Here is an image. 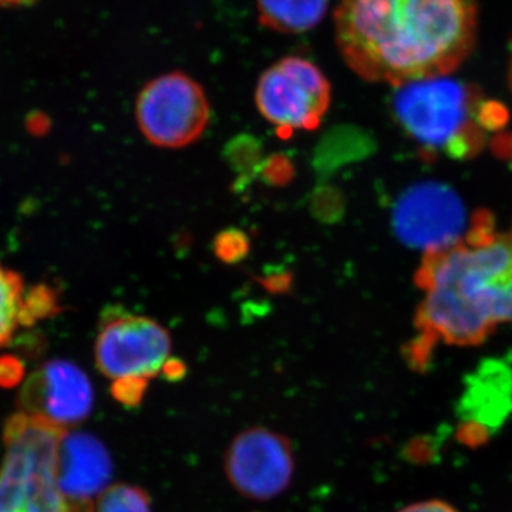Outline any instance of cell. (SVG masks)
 <instances>
[{"label": "cell", "instance_id": "obj_1", "mask_svg": "<svg viewBox=\"0 0 512 512\" xmlns=\"http://www.w3.org/2000/svg\"><path fill=\"white\" fill-rule=\"evenodd\" d=\"M414 279L423 299L404 356L424 372L440 345H480L512 323V228L478 211L460 242L424 254Z\"/></svg>", "mask_w": 512, "mask_h": 512}, {"label": "cell", "instance_id": "obj_2", "mask_svg": "<svg viewBox=\"0 0 512 512\" xmlns=\"http://www.w3.org/2000/svg\"><path fill=\"white\" fill-rule=\"evenodd\" d=\"M336 43L362 79L392 86L453 73L476 42V0H339Z\"/></svg>", "mask_w": 512, "mask_h": 512}, {"label": "cell", "instance_id": "obj_3", "mask_svg": "<svg viewBox=\"0 0 512 512\" xmlns=\"http://www.w3.org/2000/svg\"><path fill=\"white\" fill-rule=\"evenodd\" d=\"M394 116L426 153L453 160L477 156L488 134L505 126L507 110L463 82L443 77L396 86Z\"/></svg>", "mask_w": 512, "mask_h": 512}, {"label": "cell", "instance_id": "obj_4", "mask_svg": "<svg viewBox=\"0 0 512 512\" xmlns=\"http://www.w3.org/2000/svg\"><path fill=\"white\" fill-rule=\"evenodd\" d=\"M67 429L16 413L3 427L0 512H93L73 504L57 484V453Z\"/></svg>", "mask_w": 512, "mask_h": 512}, {"label": "cell", "instance_id": "obj_5", "mask_svg": "<svg viewBox=\"0 0 512 512\" xmlns=\"http://www.w3.org/2000/svg\"><path fill=\"white\" fill-rule=\"evenodd\" d=\"M136 117L141 133L154 146L183 148L204 134L211 109L200 84L185 73L173 72L143 87Z\"/></svg>", "mask_w": 512, "mask_h": 512}, {"label": "cell", "instance_id": "obj_6", "mask_svg": "<svg viewBox=\"0 0 512 512\" xmlns=\"http://www.w3.org/2000/svg\"><path fill=\"white\" fill-rule=\"evenodd\" d=\"M332 100L328 77L302 57H285L262 73L255 90L256 107L284 133L313 130Z\"/></svg>", "mask_w": 512, "mask_h": 512}, {"label": "cell", "instance_id": "obj_7", "mask_svg": "<svg viewBox=\"0 0 512 512\" xmlns=\"http://www.w3.org/2000/svg\"><path fill=\"white\" fill-rule=\"evenodd\" d=\"M228 483L256 503L284 494L295 476L291 440L266 427H251L232 439L224 457Z\"/></svg>", "mask_w": 512, "mask_h": 512}, {"label": "cell", "instance_id": "obj_8", "mask_svg": "<svg viewBox=\"0 0 512 512\" xmlns=\"http://www.w3.org/2000/svg\"><path fill=\"white\" fill-rule=\"evenodd\" d=\"M171 338L156 320L146 316L111 315L94 346L97 369L109 379H150L170 360Z\"/></svg>", "mask_w": 512, "mask_h": 512}, {"label": "cell", "instance_id": "obj_9", "mask_svg": "<svg viewBox=\"0 0 512 512\" xmlns=\"http://www.w3.org/2000/svg\"><path fill=\"white\" fill-rule=\"evenodd\" d=\"M471 220L456 192L439 183L413 185L400 195L393 210L397 237L424 254L460 242Z\"/></svg>", "mask_w": 512, "mask_h": 512}, {"label": "cell", "instance_id": "obj_10", "mask_svg": "<svg viewBox=\"0 0 512 512\" xmlns=\"http://www.w3.org/2000/svg\"><path fill=\"white\" fill-rule=\"evenodd\" d=\"M94 404L93 384L79 366L53 359L36 370L18 396L20 413L67 429L86 420Z\"/></svg>", "mask_w": 512, "mask_h": 512}, {"label": "cell", "instance_id": "obj_11", "mask_svg": "<svg viewBox=\"0 0 512 512\" xmlns=\"http://www.w3.org/2000/svg\"><path fill=\"white\" fill-rule=\"evenodd\" d=\"M512 414V367L500 360H487L467 376L457 403L460 419L456 439L478 448L500 433Z\"/></svg>", "mask_w": 512, "mask_h": 512}, {"label": "cell", "instance_id": "obj_12", "mask_svg": "<svg viewBox=\"0 0 512 512\" xmlns=\"http://www.w3.org/2000/svg\"><path fill=\"white\" fill-rule=\"evenodd\" d=\"M113 461L109 450L93 434H63L57 453V484L67 500L94 507L93 498L109 488Z\"/></svg>", "mask_w": 512, "mask_h": 512}, {"label": "cell", "instance_id": "obj_13", "mask_svg": "<svg viewBox=\"0 0 512 512\" xmlns=\"http://www.w3.org/2000/svg\"><path fill=\"white\" fill-rule=\"evenodd\" d=\"M259 22L265 28L288 35L318 26L328 13L329 0H256Z\"/></svg>", "mask_w": 512, "mask_h": 512}, {"label": "cell", "instance_id": "obj_14", "mask_svg": "<svg viewBox=\"0 0 512 512\" xmlns=\"http://www.w3.org/2000/svg\"><path fill=\"white\" fill-rule=\"evenodd\" d=\"M25 293L22 276L0 264V348L8 346L22 326Z\"/></svg>", "mask_w": 512, "mask_h": 512}, {"label": "cell", "instance_id": "obj_15", "mask_svg": "<svg viewBox=\"0 0 512 512\" xmlns=\"http://www.w3.org/2000/svg\"><path fill=\"white\" fill-rule=\"evenodd\" d=\"M151 497L137 485L116 484L99 497L97 512H151Z\"/></svg>", "mask_w": 512, "mask_h": 512}, {"label": "cell", "instance_id": "obj_16", "mask_svg": "<svg viewBox=\"0 0 512 512\" xmlns=\"http://www.w3.org/2000/svg\"><path fill=\"white\" fill-rule=\"evenodd\" d=\"M60 298L56 289L49 285H36L25 293L22 309V326H32L43 319L52 318L59 313Z\"/></svg>", "mask_w": 512, "mask_h": 512}, {"label": "cell", "instance_id": "obj_17", "mask_svg": "<svg viewBox=\"0 0 512 512\" xmlns=\"http://www.w3.org/2000/svg\"><path fill=\"white\" fill-rule=\"evenodd\" d=\"M249 251V241L244 232L238 229H227L215 239V254L224 262H238Z\"/></svg>", "mask_w": 512, "mask_h": 512}, {"label": "cell", "instance_id": "obj_18", "mask_svg": "<svg viewBox=\"0 0 512 512\" xmlns=\"http://www.w3.org/2000/svg\"><path fill=\"white\" fill-rule=\"evenodd\" d=\"M148 386V380L144 379H120L114 380L113 393L114 399L124 406L136 407L144 399Z\"/></svg>", "mask_w": 512, "mask_h": 512}, {"label": "cell", "instance_id": "obj_19", "mask_svg": "<svg viewBox=\"0 0 512 512\" xmlns=\"http://www.w3.org/2000/svg\"><path fill=\"white\" fill-rule=\"evenodd\" d=\"M25 367L18 357H0V387H15L23 380Z\"/></svg>", "mask_w": 512, "mask_h": 512}, {"label": "cell", "instance_id": "obj_20", "mask_svg": "<svg viewBox=\"0 0 512 512\" xmlns=\"http://www.w3.org/2000/svg\"><path fill=\"white\" fill-rule=\"evenodd\" d=\"M433 440L420 439L414 441V443L410 444L409 448H407V456H409L410 461H417V463H427V461L433 460V457L436 456V451H434Z\"/></svg>", "mask_w": 512, "mask_h": 512}, {"label": "cell", "instance_id": "obj_21", "mask_svg": "<svg viewBox=\"0 0 512 512\" xmlns=\"http://www.w3.org/2000/svg\"><path fill=\"white\" fill-rule=\"evenodd\" d=\"M399 512H458L457 508L443 500H427L407 505Z\"/></svg>", "mask_w": 512, "mask_h": 512}, {"label": "cell", "instance_id": "obj_22", "mask_svg": "<svg viewBox=\"0 0 512 512\" xmlns=\"http://www.w3.org/2000/svg\"><path fill=\"white\" fill-rule=\"evenodd\" d=\"M35 0H0V8H10V6H26Z\"/></svg>", "mask_w": 512, "mask_h": 512}]
</instances>
